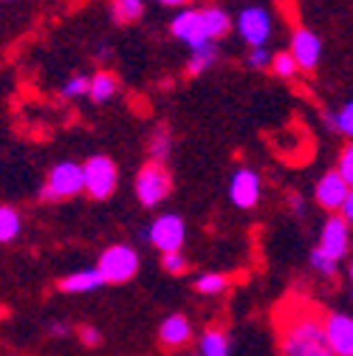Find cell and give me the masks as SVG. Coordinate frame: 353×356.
Wrapping results in <instances>:
<instances>
[{"label":"cell","mask_w":353,"mask_h":356,"mask_svg":"<svg viewBox=\"0 0 353 356\" xmlns=\"http://www.w3.org/2000/svg\"><path fill=\"white\" fill-rule=\"evenodd\" d=\"M280 356H334L322 328V311L308 300H288L274 314Z\"/></svg>","instance_id":"1"},{"label":"cell","mask_w":353,"mask_h":356,"mask_svg":"<svg viewBox=\"0 0 353 356\" xmlns=\"http://www.w3.org/2000/svg\"><path fill=\"white\" fill-rule=\"evenodd\" d=\"M85 193V181H82V164L76 161H57L46 181L40 187V201L46 204H60V201H68V198H76Z\"/></svg>","instance_id":"2"},{"label":"cell","mask_w":353,"mask_h":356,"mask_svg":"<svg viewBox=\"0 0 353 356\" xmlns=\"http://www.w3.org/2000/svg\"><path fill=\"white\" fill-rule=\"evenodd\" d=\"M139 266H142V257L133 246L127 243H113L108 249H102L99 260H97V269L105 280V286H124L130 283L136 275H139Z\"/></svg>","instance_id":"3"},{"label":"cell","mask_w":353,"mask_h":356,"mask_svg":"<svg viewBox=\"0 0 353 356\" xmlns=\"http://www.w3.org/2000/svg\"><path fill=\"white\" fill-rule=\"evenodd\" d=\"M136 201L145 207V209H153L158 204H164L172 193V175L167 170V164H158V161H147L139 167L136 172Z\"/></svg>","instance_id":"4"},{"label":"cell","mask_w":353,"mask_h":356,"mask_svg":"<svg viewBox=\"0 0 353 356\" xmlns=\"http://www.w3.org/2000/svg\"><path fill=\"white\" fill-rule=\"evenodd\" d=\"M82 181H85V195L94 201H108L116 187H119V167L110 156H91L82 164Z\"/></svg>","instance_id":"5"},{"label":"cell","mask_w":353,"mask_h":356,"mask_svg":"<svg viewBox=\"0 0 353 356\" xmlns=\"http://www.w3.org/2000/svg\"><path fill=\"white\" fill-rule=\"evenodd\" d=\"M145 238L161 254L164 252H179L187 243V224H184V218L179 212H164V215L153 218V224L145 229Z\"/></svg>","instance_id":"6"},{"label":"cell","mask_w":353,"mask_h":356,"mask_svg":"<svg viewBox=\"0 0 353 356\" xmlns=\"http://www.w3.org/2000/svg\"><path fill=\"white\" fill-rule=\"evenodd\" d=\"M235 29H238L240 40L249 49L266 46L269 37H272V15L263 6H246V9H240V15L235 20Z\"/></svg>","instance_id":"7"},{"label":"cell","mask_w":353,"mask_h":356,"mask_svg":"<svg viewBox=\"0 0 353 356\" xmlns=\"http://www.w3.org/2000/svg\"><path fill=\"white\" fill-rule=\"evenodd\" d=\"M170 31H172V37L179 42H184L190 51L206 46V42H212L209 34H206V23H204V12L201 9H181L179 15L172 17Z\"/></svg>","instance_id":"8"},{"label":"cell","mask_w":353,"mask_h":356,"mask_svg":"<svg viewBox=\"0 0 353 356\" xmlns=\"http://www.w3.org/2000/svg\"><path fill=\"white\" fill-rule=\"evenodd\" d=\"M314 249L320 254H325L328 260L342 263L345 254H347V249H350V227L345 224L339 215H331L325 224H322V229H320V241H317Z\"/></svg>","instance_id":"9"},{"label":"cell","mask_w":353,"mask_h":356,"mask_svg":"<svg viewBox=\"0 0 353 356\" xmlns=\"http://www.w3.org/2000/svg\"><path fill=\"white\" fill-rule=\"evenodd\" d=\"M260 193H263V181L260 172L252 167H238L229 178V201L238 209H254L260 204Z\"/></svg>","instance_id":"10"},{"label":"cell","mask_w":353,"mask_h":356,"mask_svg":"<svg viewBox=\"0 0 353 356\" xmlns=\"http://www.w3.org/2000/svg\"><path fill=\"white\" fill-rule=\"evenodd\" d=\"M322 328L334 356H353V314L328 311L322 314Z\"/></svg>","instance_id":"11"},{"label":"cell","mask_w":353,"mask_h":356,"mask_svg":"<svg viewBox=\"0 0 353 356\" xmlns=\"http://www.w3.org/2000/svg\"><path fill=\"white\" fill-rule=\"evenodd\" d=\"M297 63L299 71H314L320 65V57H322V42L314 31L308 29H297L291 34V51H288Z\"/></svg>","instance_id":"12"},{"label":"cell","mask_w":353,"mask_h":356,"mask_svg":"<svg viewBox=\"0 0 353 356\" xmlns=\"http://www.w3.org/2000/svg\"><path fill=\"white\" fill-rule=\"evenodd\" d=\"M192 334H195V328L187 314H170L158 325V345L167 350H181L192 342Z\"/></svg>","instance_id":"13"},{"label":"cell","mask_w":353,"mask_h":356,"mask_svg":"<svg viewBox=\"0 0 353 356\" xmlns=\"http://www.w3.org/2000/svg\"><path fill=\"white\" fill-rule=\"evenodd\" d=\"M347 193H350V187L345 184V178H342L336 170H331V172H325L320 181H317V187H314V201H317V207H322L325 212H339V207L345 204Z\"/></svg>","instance_id":"14"},{"label":"cell","mask_w":353,"mask_h":356,"mask_svg":"<svg viewBox=\"0 0 353 356\" xmlns=\"http://www.w3.org/2000/svg\"><path fill=\"white\" fill-rule=\"evenodd\" d=\"M102 286H105V280H102L97 266H91V269L71 272L68 277L60 280V291L63 294H91V291H99Z\"/></svg>","instance_id":"15"},{"label":"cell","mask_w":353,"mask_h":356,"mask_svg":"<svg viewBox=\"0 0 353 356\" xmlns=\"http://www.w3.org/2000/svg\"><path fill=\"white\" fill-rule=\"evenodd\" d=\"M116 94H119V79L110 71H97L91 76V82H88V99L97 102V105L110 102Z\"/></svg>","instance_id":"16"},{"label":"cell","mask_w":353,"mask_h":356,"mask_svg":"<svg viewBox=\"0 0 353 356\" xmlns=\"http://www.w3.org/2000/svg\"><path fill=\"white\" fill-rule=\"evenodd\" d=\"M198 353L201 356H229L232 350V342H229V334L224 328H206L198 339Z\"/></svg>","instance_id":"17"},{"label":"cell","mask_w":353,"mask_h":356,"mask_svg":"<svg viewBox=\"0 0 353 356\" xmlns=\"http://www.w3.org/2000/svg\"><path fill=\"white\" fill-rule=\"evenodd\" d=\"M204 12V23H206V34L212 42L224 40L229 31H232V17L220 9V6H201Z\"/></svg>","instance_id":"18"},{"label":"cell","mask_w":353,"mask_h":356,"mask_svg":"<svg viewBox=\"0 0 353 356\" xmlns=\"http://www.w3.org/2000/svg\"><path fill=\"white\" fill-rule=\"evenodd\" d=\"M23 232V218L15 207L0 204V243H15Z\"/></svg>","instance_id":"19"},{"label":"cell","mask_w":353,"mask_h":356,"mask_svg":"<svg viewBox=\"0 0 353 356\" xmlns=\"http://www.w3.org/2000/svg\"><path fill=\"white\" fill-rule=\"evenodd\" d=\"M145 15V0H110V17L122 26L136 23Z\"/></svg>","instance_id":"20"},{"label":"cell","mask_w":353,"mask_h":356,"mask_svg":"<svg viewBox=\"0 0 353 356\" xmlns=\"http://www.w3.org/2000/svg\"><path fill=\"white\" fill-rule=\"evenodd\" d=\"M325 124H328L334 133H339V136H345V139L353 142V99L345 102L336 113H325Z\"/></svg>","instance_id":"21"},{"label":"cell","mask_w":353,"mask_h":356,"mask_svg":"<svg viewBox=\"0 0 353 356\" xmlns=\"http://www.w3.org/2000/svg\"><path fill=\"white\" fill-rule=\"evenodd\" d=\"M215 63H217V42H206V46H201V49H192L190 63H187V71L192 76H198V74L209 71Z\"/></svg>","instance_id":"22"},{"label":"cell","mask_w":353,"mask_h":356,"mask_svg":"<svg viewBox=\"0 0 353 356\" xmlns=\"http://www.w3.org/2000/svg\"><path fill=\"white\" fill-rule=\"evenodd\" d=\"M192 289L204 297H217V294H224L229 289V277L227 275H220V272H204L195 277Z\"/></svg>","instance_id":"23"},{"label":"cell","mask_w":353,"mask_h":356,"mask_svg":"<svg viewBox=\"0 0 353 356\" xmlns=\"http://www.w3.org/2000/svg\"><path fill=\"white\" fill-rule=\"evenodd\" d=\"M147 150H150V161L164 164V161L170 159V153H172V136H170V130H167L164 124L153 130V136H150Z\"/></svg>","instance_id":"24"},{"label":"cell","mask_w":353,"mask_h":356,"mask_svg":"<svg viewBox=\"0 0 353 356\" xmlns=\"http://www.w3.org/2000/svg\"><path fill=\"white\" fill-rule=\"evenodd\" d=\"M88 82H91V76H85V74H74L65 79L63 85V99H79V97H88Z\"/></svg>","instance_id":"25"},{"label":"cell","mask_w":353,"mask_h":356,"mask_svg":"<svg viewBox=\"0 0 353 356\" xmlns=\"http://www.w3.org/2000/svg\"><path fill=\"white\" fill-rule=\"evenodd\" d=\"M272 71H274L280 79H294L299 68H297L294 57H291L288 51H283V54H274V57H272Z\"/></svg>","instance_id":"26"},{"label":"cell","mask_w":353,"mask_h":356,"mask_svg":"<svg viewBox=\"0 0 353 356\" xmlns=\"http://www.w3.org/2000/svg\"><path fill=\"white\" fill-rule=\"evenodd\" d=\"M308 266L317 272V275H322V277H334L336 272H339V263H334V260H328L325 254H320L317 249H311V254H308Z\"/></svg>","instance_id":"27"},{"label":"cell","mask_w":353,"mask_h":356,"mask_svg":"<svg viewBox=\"0 0 353 356\" xmlns=\"http://www.w3.org/2000/svg\"><path fill=\"white\" fill-rule=\"evenodd\" d=\"M161 266H164L167 275H184L190 263H187V254L179 249V252H164L161 254Z\"/></svg>","instance_id":"28"},{"label":"cell","mask_w":353,"mask_h":356,"mask_svg":"<svg viewBox=\"0 0 353 356\" xmlns=\"http://www.w3.org/2000/svg\"><path fill=\"white\" fill-rule=\"evenodd\" d=\"M336 172L345 178V184L353 190V142L345 145V150L339 156V164H336Z\"/></svg>","instance_id":"29"},{"label":"cell","mask_w":353,"mask_h":356,"mask_svg":"<svg viewBox=\"0 0 353 356\" xmlns=\"http://www.w3.org/2000/svg\"><path fill=\"white\" fill-rule=\"evenodd\" d=\"M272 57H274V54H272L266 46H257V49H252V51H249L246 65H249V68H257V71L272 68Z\"/></svg>","instance_id":"30"},{"label":"cell","mask_w":353,"mask_h":356,"mask_svg":"<svg viewBox=\"0 0 353 356\" xmlns=\"http://www.w3.org/2000/svg\"><path fill=\"white\" fill-rule=\"evenodd\" d=\"M79 339H82V345H88V348H97V345L102 342V334H99V328H94V325H82V328H79Z\"/></svg>","instance_id":"31"},{"label":"cell","mask_w":353,"mask_h":356,"mask_svg":"<svg viewBox=\"0 0 353 356\" xmlns=\"http://www.w3.org/2000/svg\"><path fill=\"white\" fill-rule=\"evenodd\" d=\"M339 218L345 220L347 227H353V190L347 193V198H345V204L339 207Z\"/></svg>","instance_id":"32"},{"label":"cell","mask_w":353,"mask_h":356,"mask_svg":"<svg viewBox=\"0 0 353 356\" xmlns=\"http://www.w3.org/2000/svg\"><path fill=\"white\" fill-rule=\"evenodd\" d=\"M288 207H291V212H294L297 218H302V215H305V201H302L299 195H291V198H288Z\"/></svg>","instance_id":"33"},{"label":"cell","mask_w":353,"mask_h":356,"mask_svg":"<svg viewBox=\"0 0 353 356\" xmlns=\"http://www.w3.org/2000/svg\"><path fill=\"white\" fill-rule=\"evenodd\" d=\"M49 331H51L54 337H65V334H71V325H68V323H60V320H57V323H51V325H49Z\"/></svg>","instance_id":"34"},{"label":"cell","mask_w":353,"mask_h":356,"mask_svg":"<svg viewBox=\"0 0 353 356\" xmlns=\"http://www.w3.org/2000/svg\"><path fill=\"white\" fill-rule=\"evenodd\" d=\"M156 3H161V6H172V9H184L190 0H156Z\"/></svg>","instance_id":"35"},{"label":"cell","mask_w":353,"mask_h":356,"mask_svg":"<svg viewBox=\"0 0 353 356\" xmlns=\"http://www.w3.org/2000/svg\"><path fill=\"white\" fill-rule=\"evenodd\" d=\"M347 277H350V283H353V263H350V269H347Z\"/></svg>","instance_id":"36"},{"label":"cell","mask_w":353,"mask_h":356,"mask_svg":"<svg viewBox=\"0 0 353 356\" xmlns=\"http://www.w3.org/2000/svg\"><path fill=\"white\" fill-rule=\"evenodd\" d=\"M350 300H353V289H350Z\"/></svg>","instance_id":"37"},{"label":"cell","mask_w":353,"mask_h":356,"mask_svg":"<svg viewBox=\"0 0 353 356\" xmlns=\"http://www.w3.org/2000/svg\"><path fill=\"white\" fill-rule=\"evenodd\" d=\"M192 356H201V353H192Z\"/></svg>","instance_id":"38"}]
</instances>
